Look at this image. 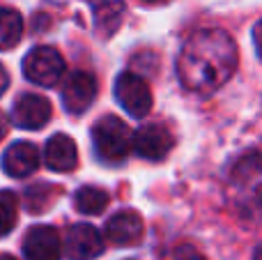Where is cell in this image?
Returning a JSON list of instances; mask_svg holds the SVG:
<instances>
[{
	"label": "cell",
	"instance_id": "4fadbf2b",
	"mask_svg": "<svg viewBox=\"0 0 262 260\" xmlns=\"http://www.w3.org/2000/svg\"><path fill=\"white\" fill-rule=\"evenodd\" d=\"M92 14H95L97 32L101 37H111L115 35V30L122 23L124 0H97L95 7H92Z\"/></svg>",
	"mask_w": 262,
	"mask_h": 260
},
{
	"label": "cell",
	"instance_id": "3957f363",
	"mask_svg": "<svg viewBox=\"0 0 262 260\" xmlns=\"http://www.w3.org/2000/svg\"><path fill=\"white\" fill-rule=\"evenodd\" d=\"M23 74L35 85L51 88L62 78L64 58L53 46H37V49L28 51V55L23 58Z\"/></svg>",
	"mask_w": 262,
	"mask_h": 260
},
{
	"label": "cell",
	"instance_id": "5bb4252c",
	"mask_svg": "<svg viewBox=\"0 0 262 260\" xmlns=\"http://www.w3.org/2000/svg\"><path fill=\"white\" fill-rule=\"evenodd\" d=\"M23 18L16 9L0 7V51H9L21 41Z\"/></svg>",
	"mask_w": 262,
	"mask_h": 260
},
{
	"label": "cell",
	"instance_id": "7402d4cb",
	"mask_svg": "<svg viewBox=\"0 0 262 260\" xmlns=\"http://www.w3.org/2000/svg\"><path fill=\"white\" fill-rule=\"evenodd\" d=\"M253 260H262V244L258 249H255V253H253Z\"/></svg>",
	"mask_w": 262,
	"mask_h": 260
},
{
	"label": "cell",
	"instance_id": "e0dca14e",
	"mask_svg": "<svg viewBox=\"0 0 262 260\" xmlns=\"http://www.w3.org/2000/svg\"><path fill=\"white\" fill-rule=\"evenodd\" d=\"M260 175H262V155H258V152H253L249 157H242L239 164L232 170L235 180H244V178L251 180V178H260Z\"/></svg>",
	"mask_w": 262,
	"mask_h": 260
},
{
	"label": "cell",
	"instance_id": "7c38bea8",
	"mask_svg": "<svg viewBox=\"0 0 262 260\" xmlns=\"http://www.w3.org/2000/svg\"><path fill=\"white\" fill-rule=\"evenodd\" d=\"M44 164L55 173H69L78 164V150L76 143L67 134H55L46 141L44 147Z\"/></svg>",
	"mask_w": 262,
	"mask_h": 260
},
{
	"label": "cell",
	"instance_id": "ffe728a7",
	"mask_svg": "<svg viewBox=\"0 0 262 260\" xmlns=\"http://www.w3.org/2000/svg\"><path fill=\"white\" fill-rule=\"evenodd\" d=\"M9 88V74H7V69L0 64V97L5 95V90Z\"/></svg>",
	"mask_w": 262,
	"mask_h": 260
},
{
	"label": "cell",
	"instance_id": "7a4b0ae2",
	"mask_svg": "<svg viewBox=\"0 0 262 260\" xmlns=\"http://www.w3.org/2000/svg\"><path fill=\"white\" fill-rule=\"evenodd\" d=\"M131 129L118 115H104L92 127V145L97 150V157L106 164H120L129 157L131 147Z\"/></svg>",
	"mask_w": 262,
	"mask_h": 260
},
{
	"label": "cell",
	"instance_id": "5b68a950",
	"mask_svg": "<svg viewBox=\"0 0 262 260\" xmlns=\"http://www.w3.org/2000/svg\"><path fill=\"white\" fill-rule=\"evenodd\" d=\"M97 97V78L90 72H74L62 85V106L67 113L81 115Z\"/></svg>",
	"mask_w": 262,
	"mask_h": 260
},
{
	"label": "cell",
	"instance_id": "9a60e30c",
	"mask_svg": "<svg viewBox=\"0 0 262 260\" xmlns=\"http://www.w3.org/2000/svg\"><path fill=\"white\" fill-rule=\"evenodd\" d=\"M74 205L81 214H101L108 205V193L99 187H81L74 193Z\"/></svg>",
	"mask_w": 262,
	"mask_h": 260
},
{
	"label": "cell",
	"instance_id": "8fae6325",
	"mask_svg": "<svg viewBox=\"0 0 262 260\" xmlns=\"http://www.w3.org/2000/svg\"><path fill=\"white\" fill-rule=\"evenodd\" d=\"M39 166V150L30 141H16L5 150L3 168L9 178H28Z\"/></svg>",
	"mask_w": 262,
	"mask_h": 260
},
{
	"label": "cell",
	"instance_id": "d6986e66",
	"mask_svg": "<svg viewBox=\"0 0 262 260\" xmlns=\"http://www.w3.org/2000/svg\"><path fill=\"white\" fill-rule=\"evenodd\" d=\"M253 46H255V53L262 60V18L253 26Z\"/></svg>",
	"mask_w": 262,
	"mask_h": 260
},
{
	"label": "cell",
	"instance_id": "2e32d148",
	"mask_svg": "<svg viewBox=\"0 0 262 260\" xmlns=\"http://www.w3.org/2000/svg\"><path fill=\"white\" fill-rule=\"evenodd\" d=\"M18 219V198L14 191H0V237L9 235Z\"/></svg>",
	"mask_w": 262,
	"mask_h": 260
},
{
	"label": "cell",
	"instance_id": "9c48e42d",
	"mask_svg": "<svg viewBox=\"0 0 262 260\" xmlns=\"http://www.w3.org/2000/svg\"><path fill=\"white\" fill-rule=\"evenodd\" d=\"M51 120V101L41 95H21L14 101L12 122L18 129H41Z\"/></svg>",
	"mask_w": 262,
	"mask_h": 260
},
{
	"label": "cell",
	"instance_id": "ba28073f",
	"mask_svg": "<svg viewBox=\"0 0 262 260\" xmlns=\"http://www.w3.org/2000/svg\"><path fill=\"white\" fill-rule=\"evenodd\" d=\"M64 251L72 260H92L104 253V237L90 224H76L69 228Z\"/></svg>",
	"mask_w": 262,
	"mask_h": 260
},
{
	"label": "cell",
	"instance_id": "52a82bcc",
	"mask_svg": "<svg viewBox=\"0 0 262 260\" xmlns=\"http://www.w3.org/2000/svg\"><path fill=\"white\" fill-rule=\"evenodd\" d=\"M23 256L26 260H60L62 242L53 226H35L23 237Z\"/></svg>",
	"mask_w": 262,
	"mask_h": 260
},
{
	"label": "cell",
	"instance_id": "277c9868",
	"mask_svg": "<svg viewBox=\"0 0 262 260\" xmlns=\"http://www.w3.org/2000/svg\"><path fill=\"white\" fill-rule=\"evenodd\" d=\"M115 99L131 118H145L152 109V92L140 74L122 72L115 81Z\"/></svg>",
	"mask_w": 262,
	"mask_h": 260
},
{
	"label": "cell",
	"instance_id": "603a6c76",
	"mask_svg": "<svg viewBox=\"0 0 262 260\" xmlns=\"http://www.w3.org/2000/svg\"><path fill=\"white\" fill-rule=\"evenodd\" d=\"M0 260H16V258L9 256V253H0Z\"/></svg>",
	"mask_w": 262,
	"mask_h": 260
},
{
	"label": "cell",
	"instance_id": "cb8c5ba5",
	"mask_svg": "<svg viewBox=\"0 0 262 260\" xmlns=\"http://www.w3.org/2000/svg\"><path fill=\"white\" fill-rule=\"evenodd\" d=\"M143 3H161V0H143Z\"/></svg>",
	"mask_w": 262,
	"mask_h": 260
},
{
	"label": "cell",
	"instance_id": "6da1fadb",
	"mask_svg": "<svg viewBox=\"0 0 262 260\" xmlns=\"http://www.w3.org/2000/svg\"><path fill=\"white\" fill-rule=\"evenodd\" d=\"M237 60L235 39L219 28H205L184 41L177 58V76L186 90L212 95L230 81Z\"/></svg>",
	"mask_w": 262,
	"mask_h": 260
},
{
	"label": "cell",
	"instance_id": "8992f818",
	"mask_svg": "<svg viewBox=\"0 0 262 260\" xmlns=\"http://www.w3.org/2000/svg\"><path fill=\"white\" fill-rule=\"evenodd\" d=\"M131 147L147 161H161L172 150V134L163 124H145L134 134Z\"/></svg>",
	"mask_w": 262,
	"mask_h": 260
},
{
	"label": "cell",
	"instance_id": "44dd1931",
	"mask_svg": "<svg viewBox=\"0 0 262 260\" xmlns=\"http://www.w3.org/2000/svg\"><path fill=\"white\" fill-rule=\"evenodd\" d=\"M7 124H9V122H7V115L0 111V141H3L5 134H7Z\"/></svg>",
	"mask_w": 262,
	"mask_h": 260
},
{
	"label": "cell",
	"instance_id": "ac0fdd59",
	"mask_svg": "<svg viewBox=\"0 0 262 260\" xmlns=\"http://www.w3.org/2000/svg\"><path fill=\"white\" fill-rule=\"evenodd\" d=\"M177 260H207V258L195 251L193 247H180L177 249Z\"/></svg>",
	"mask_w": 262,
	"mask_h": 260
},
{
	"label": "cell",
	"instance_id": "30bf717a",
	"mask_svg": "<svg viewBox=\"0 0 262 260\" xmlns=\"http://www.w3.org/2000/svg\"><path fill=\"white\" fill-rule=\"evenodd\" d=\"M143 233H145L143 216L134 210L118 212L106 224V237L115 247H134V244H138L143 240Z\"/></svg>",
	"mask_w": 262,
	"mask_h": 260
}]
</instances>
